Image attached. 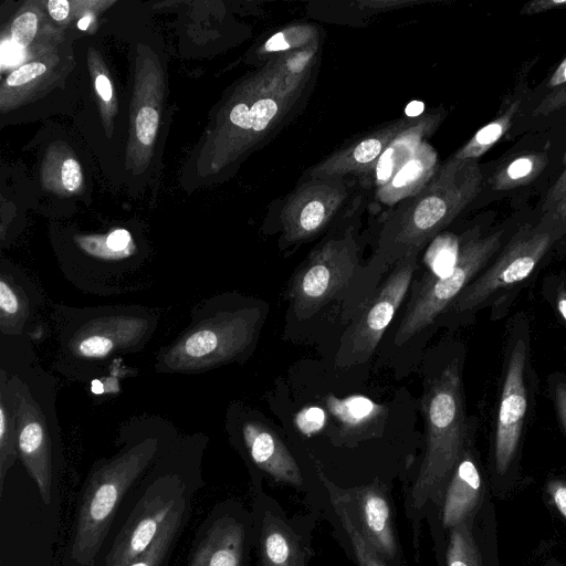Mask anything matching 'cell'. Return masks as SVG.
Here are the masks:
<instances>
[{
    "instance_id": "obj_43",
    "label": "cell",
    "mask_w": 566,
    "mask_h": 566,
    "mask_svg": "<svg viewBox=\"0 0 566 566\" xmlns=\"http://www.w3.org/2000/svg\"><path fill=\"white\" fill-rule=\"evenodd\" d=\"M552 210L553 216L562 219L566 226V196Z\"/></svg>"
},
{
    "instance_id": "obj_33",
    "label": "cell",
    "mask_w": 566,
    "mask_h": 566,
    "mask_svg": "<svg viewBox=\"0 0 566 566\" xmlns=\"http://www.w3.org/2000/svg\"><path fill=\"white\" fill-rule=\"evenodd\" d=\"M324 413L317 408H311L297 416V426L306 434L319 430L324 423Z\"/></svg>"
},
{
    "instance_id": "obj_21",
    "label": "cell",
    "mask_w": 566,
    "mask_h": 566,
    "mask_svg": "<svg viewBox=\"0 0 566 566\" xmlns=\"http://www.w3.org/2000/svg\"><path fill=\"white\" fill-rule=\"evenodd\" d=\"M440 166L436 149L428 140L422 142L390 178L374 190L375 203L391 209L427 186Z\"/></svg>"
},
{
    "instance_id": "obj_37",
    "label": "cell",
    "mask_w": 566,
    "mask_h": 566,
    "mask_svg": "<svg viewBox=\"0 0 566 566\" xmlns=\"http://www.w3.org/2000/svg\"><path fill=\"white\" fill-rule=\"evenodd\" d=\"M130 241V234L126 230H115L107 238V247L113 251H123Z\"/></svg>"
},
{
    "instance_id": "obj_1",
    "label": "cell",
    "mask_w": 566,
    "mask_h": 566,
    "mask_svg": "<svg viewBox=\"0 0 566 566\" xmlns=\"http://www.w3.org/2000/svg\"><path fill=\"white\" fill-rule=\"evenodd\" d=\"M481 185L478 160L450 157L419 192L384 211L375 249L344 306V316L352 319L398 262L418 256L473 201Z\"/></svg>"
},
{
    "instance_id": "obj_17",
    "label": "cell",
    "mask_w": 566,
    "mask_h": 566,
    "mask_svg": "<svg viewBox=\"0 0 566 566\" xmlns=\"http://www.w3.org/2000/svg\"><path fill=\"white\" fill-rule=\"evenodd\" d=\"M252 548V513L240 503H224L208 521L188 566H250Z\"/></svg>"
},
{
    "instance_id": "obj_36",
    "label": "cell",
    "mask_w": 566,
    "mask_h": 566,
    "mask_svg": "<svg viewBox=\"0 0 566 566\" xmlns=\"http://www.w3.org/2000/svg\"><path fill=\"white\" fill-rule=\"evenodd\" d=\"M23 59V46L12 41L1 44V62L3 65H15Z\"/></svg>"
},
{
    "instance_id": "obj_25",
    "label": "cell",
    "mask_w": 566,
    "mask_h": 566,
    "mask_svg": "<svg viewBox=\"0 0 566 566\" xmlns=\"http://www.w3.org/2000/svg\"><path fill=\"white\" fill-rule=\"evenodd\" d=\"M548 163L547 153H532L518 156L501 166L492 176L495 190H509L525 186L536 179Z\"/></svg>"
},
{
    "instance_id": "obj_4",
    "label": "cell",
    "mask_w": 566,
    "mask_h": 566,
    "mask_svg": "<svg viewBox=\"0 0 566 566\" xmlns=\"http://www.w3.org/2000/svg\"><path fill=\"white\" fill-rule=\"evenodd\" d=\"M364 264L352 224H337L297 268L287 297L298 319H308L333 301L349 300Z\"/></svg>"
},
{
    "instance_id": "obj_38",
    "label": "cell",
    "mask_w": 566,
    "mask_h": 566,
    "mask_svg": "<svg viewBox=\"0 0 566 566\" xmlns=\"http://www.w3.org/2000/svg\"><path fill=\"white\" fill-rule=\"evenodd\" d=\"M555 405L559 421L566 432V385H558L555 389Z\"/></svg>"
},
{
    "instance_id": "obj_30",
    "label": "cell",
    "mask_w": 566,
    "mask_h": 566,
    "mask_svg": "<svg viewBox=\"0 0 566 566\" xmlns=\"http://www.w3.org/2000/svg\"><path fill=\"white\" fill-rule=\"evenodd\" d=\"M38 25V18L32 12L19 15L11 25L12 39L21 46H27L33 40Z\"/></svg>"
},
{
    "instance_id": "obj_22",
    "label": "cell",
    "mask_w": 566,
    "mask_h": 566,
    "mask_svg": "<svg viewBox=\"0 0 566 566\" xmlns=\"http://www.w3.org/2000/svg\"><path fill=\"white\" fill-rule=\"evenodd\" d=\"M324 488L326 497L321 509L350 559L357 566H388L366 543L344 503L331 489Z\"/></svg>"
},
{
    "instance_id": "obj_12",
    "label": "cell",
    "mask_w": 566,
    "mask_h": 566,
    "mask_svg": "<svg viewBox=\"0 0 566 566\" xmlns=\"http://www.w3.org/2000/svg\"><path fill=\"white\" fill-rule=\"evenodd\" d=\"M321 483L331 489L349 511L369 547L388 566H408L398 541L390 488L379 478L366 484L340 488L314 461Z\"/></svg>"
},
{
    "instance_id": "obj_8",
    "label": "cell",
    "mask_w": 566,
    "mask_h": 566,
    "mask_svg": "<svg viewBox=\"0 0 566 566\" xmlns=\"http://www.w3.org/2000/svg\"><path fill=\"white\" fill-rule=\"evenodd\" d=\"M262 484L253 488V548L259 566H310L318 512L289 516Z\"/></svg>"
},
{
    "instance_id": "obj_16",
    "label": "cell",
    "mask_w": 566,
    "mask_h": 566,
    "mask_svg": "<svg viewBox=\"0 0 566 566\" xmlns=\"http://www.w3.org/2000/svg\"><path fill=\"white\" fill-rule=\"evenodd\" d=\"M237 447L248 464L252 485L268 476L312 496L302 468L292 451L269 424L247 419L239 424Z\"/></svg>"
},
{
    "instance_id": "obj_27",
    "label": "cell",
    "mask_w": 566,
    "mask_h": 566,
    "mask_svg": "<svg viewBox=\"0 0 566 566\" xmlns=\"http://www.w3.org/2000/svg\"><path fill=\"white\" fill-rule=\"evenodd\" d=\"M327 406L331 412L346 429L357 430L368 426L382 412V407L368 398L350 396L345 399L329 397Z\"/></svg>"
},
{
    "instance_id": "obj_31",
    "label": "cell",
    "mask_w": 566,
    "mask_h": 566,
    "mask_svg": "<svg viewBox=\"0 0 566 566\" xmlns=\"http://www.w3.org/2000/svg\"><path fill=\"white\" fill-rule=\"evenodd\" d=\"M544 489L549 504L566 522V478H551Z\"/></svg>"
},
{
    "instance_id": "obj_9",
    "label": "cell",
    "mask_w": 566,
    "mask_h": 566,
    "mask_svg": "<svg viewBox=\"0 0 566 566\" xmlns=\"http://www.w3.org/2000/svg\"><path fill=\"white\" fill-rule=\"evenodd\" d=\"M418 269V256L398 262L369 301L352 318L340 338L335 366L349 368L366 363L405 300Z\"/></svg>"
},
{
    "instance_id": "obj_29",
    "label": "cell",
    "mask_w": 566,
    "mask_h": 566,
    "mask_svg": "<svg viewBox=\"0 0 566 566\" xmlns=\"http://www.w3.org/2000/svg\"><path fill=\"white\" fill-rule=\"evenodd\" d=\"M158 127V113L149 106L143 107L136 117V135L144 145L154 142Z\"/></svg>"
},
{
    "instance_id": "obj_45",
    "label": "cell",
    "mask_w": 566,
    "mask_h": 566,
    "mask_svg": "<svg viewBox=\"0 0 566 566\" xmlns=\"http://www.w3.org/2000/svg\"><path fill=\"white\" fill-rule=\"evenodd\" d=\"M543 566H566V565L560 563L557 559H551L547 563H545Z\"/></svg>"
},
{
    "instance_id": "obj_5",
    "label": "cell",
    "mask_w": 566,
    "mask_h": 566,
    "mask_svg": "<svg viewBox=\"0 0 566 566\" xmlns=\"http://www.w3.org/2000/svg\"><path fill=\"white\" fill-rule=\"evenodd\" d=\"M502 231L465 240L454 263L442 275H424L412 289L410 300L396 331L395 344L403 345L423 332L473 281L501 245Z\"/></svg>"
},
{
    "instance_id": "obj_18",
    "label": "cell",
    "mask_w": 566,
    "mask_h": 566,
    "mask_svg": "<svg viewBox=\"0 0 566 566\" xmlns=\"http://www.w3.org/2000/svg\"><path fill=\"white\" fill-rule=\"evenodd\" d=\"M419 118L420 115L403 116L367 132L308 168L303 176L349 177L359 182L371 174L390 145Z\"/></svg>"
},
{
    "instance_id": "obj_28",
    "label": "cell",
    "mask_w": 566,
    "mask_h": 566,
    "mask_svg": "<svg viewBox=\"0 0 566 566\" xmlns=\"http://www.w3.org/2000/svg\"><path fill=\"white\" fill-rule=\"evenodd\" d=\"M186 511V499L170 514L159 534L146 551L127 566H161L178 534Z\"/></svg>"
},
{
    "instance_id": "obj_39",
    "label": "cell",
    "mask_w": 566,
    "mask_h": 566,
    "mask_svg": "<svg viewBox=\"0 0 566 566\" xmlns=\"http://www.w3.org/2000/svg\"><path fill=\"white\" fill-rule=\"evenodd\" d=\"M50 15L56 20H64L69 14L70 3L66 0H51L48 3Z\"/></svg>"
},
{
    "instance_id": "obj_20",
    "label": "cell",
    "mask_w": 566,
    "mask_h": 566,
    "mask_svg": "<svg viewBox=\"0 0 566 566\" xmlns=\"http://www.w3.org/2000/svg\"><path fill=\"white\" fill-rule=\"evenodd\" d=\"M150 331V319L140 315H111L84 324L71 339V352L82 359H102L132 348Z\"/></svg>"
},
{
    "instance_id": "obj_42",
    "label": "cell",
    "mask_w": 566,
    "mask_h": 566,
    "mask_svg": "<svg viewBox=\"0 0 566 566\" xmlns=\"http://www.w3.org/2000/svg\"><path fill=\"white\" fill-rule=\"evenodd\" d=\"M556 305L560 316L566 322V290H559L556 297Z\"/></svg>"
},
{
    "instance_id": "obj_32",
    "label": "cell",
    "mask_w": 566,
    "mask_h": 566,
    "mask_svg": "<svg viewBox=\"0 0 566 566\" xmlns=\"http://www.w3.org/2000/svg\"><path fill=\"white\" fill-rule=\"evenodd\" d=\"M45 71L46 67L42 63H29L13 71L8 76L7 83L10 86H19L34 80Z\"/></svg>"
},
{
    "instance_id": "obj_40",
    "label": "cell",
    "mask_w": 566,
    "mask_h": 566,
    "mask_svg": "<svg viewBox=\"0 0 566 566\" xmlns=\"http://www.w3.org/2000/svg\"><path fill=\"white\" fill-rule=\"evenodd\" d=\"M566 84V57L558 64L548 80L551 88H557Z\"/></svg>"
},
{
    "instance_id": "obj_24",
    "label": "cell",
    "mask_w": 566,
    "mask_h": 566,
    "mask_svg": "<svg viewBox=\"0 0 566 566\" xmlns=\"http://www.w3.org/2000/svg\"><path fill=\"white\" fill-rule=\"evenodd\" d=\"M520 98L512 101L496 118L480 128L451 158L460 161L478 160L510 129L520 108Z\"/></svg>"
},
{
    "instance_id": "obj_10",
    "label": "cell",
    "mask_w": 566,
    "mask_h": 566,
    "mask_svg": "<svg viewBox=\"0 0 566 566\" xmlns=\"http://www.w3.org/2000/svg\"><path fill=\"white\" fill-rule=\"evenodd\" d=\"M526 346L518 339L511 350L495 426L490 482L493 496L504 499L515 483V459L527 410Z\"/></svg>"
},
{
    "instance_id": "obj_44",
    "label": "cell",
    "mask_w": 566,
    "mask_h": 566,
    "mask_svg": "<svg viewBox=\"0 0 566 566\" xmlns=\"http://www.w3.org/2000/svg\"><path fill=\"white\" fill-rule=\"evenodd\" d=\"M92 21V17L91 15H85L83 17L78 23H77V27L81 29V30H86L87 27L90 25Z\"/></svg>"
},
{
    "instance_id": "obj_13",
    "label": "cell",
    "mask_w": 566,
    "mask_h": 566,
    "mask_svg": "<svg viewBox=\"0 0 566 566\" xmlns=\"http://www.w3.org/2000/svg\"><path fill=\"white\" fill-rule=\"evenodd\" d=\"M17 392L18 453L45 504L52 495L53 409L48 410L35 385L13 376Z\"/></svg>"
},
{
    "instance_id": "obj_26",
    "label": "cell",
    "mask_w": 566,
    "mask_h": 566,
    "mask_svg": "<svg viewBox=\"0 0 566 566\" xmlns=\"http://www.w3.org/2000/svg\"><path fill=\"white\" fill-rule=\"evenodd\" d=\"M30 313L29 301L24 292L18 287L11 274L0 277V323L1 332L19 333Z\"/></svg>"
},
{
    "instance_id": "obj_15",
    "label": "cell",
    "mask_w": 566,
    "mask_h": 566,
    "mask_svg": "<svg viewBox=\"0 0 566 566\" xmlns=\"http://www.w3.org/2000/svg\"><path fill=\"white\" fill-rule=\"evenodd\" d=\"M426 518L434 544L437 566H500L493 497L473 517L447 533L441 527L437 510L431 509Z\"/></svg>"
},
{
    "instance_id": "obj_3",
    "label": "cell",
    "mask_w": 566,
    "mask_h": 566,
    "mask_svg": "<svg viewBox=\"0 0 566 566\" xmlns=\"http://www.w3.org/2000/svg\"><path fill=\"white\" fill-rule=\"evenodd\" d=\"M156 451V440L146 439L96 463L91 470L82 493L71 548V556L77 564L94 565L123 497Z\"/></svg>"
},
{
    "instance_id": "obj_19",
    "label": "cell",
    "mask_w": 566,
    "mask_h": 566,
    "mask_svg": "<svg viewBox=\"0 0 566 566\" xmlns=\"http://www.w3.org/2000/svg\"><path fill=\"white\" fill-rule=\"evenodd\" d=\"M491 497L490 476L469 443L451 473L438 509L444 533L473 517Z\"/></svg>"
},
{
    "instance_id": "obj_7",
    "label": "cell",
    "mask_w": 566,
    "mask_h": 566,
    "mask_svg": "<svg viewBox=\"0 0 566 566\" xmlns=\"http://www.w3.org/2000/svg\"><path fill=\"white\" fill-rule=\"evenodd\" d=\"M358 180L349 177H305L277 206L276 224L285 247L311 241L340 221Z\"/></svg>"
},
{
    "instance_id": "obj_6",
    "label": "cell",
    "mask_w": 566,
    "mask_h": 566,
    "mask_svg": "<svg viewBox=\"0 0 566 566\" xmlns=\"http://www.w3.org/2000/svg\"><path fill=\"white\" fill-rule=\"evenodd\" d=\"M263 318L261 305L218 313L188 331L164 361L175 370H195L233 360L256 340Z\"/></svg>"
},
{
    "instance_id": "obj_35",
    "label": "cell",
    "mask_w": 566,
    "mask_h": 566,
    "mask_svg": "<svg viewBox=\"0 0 566 566\" xmlns=\"http://www.w3.org/2000/svg\"><path fill=\"white\" fill-rule=\"evenodd\" d=\"M566 7V0H535L525 3L521 8V13L525 15H532L536 13H543L553 9H559Z\"/></svg>"
},
{
    "instance_id": "obj_2",
    "label": "cell",
    "mask_w": 566,
    "mask_h": 566,
    "mask_svg": "<svg viewBox=\"0 0 566 566\" xmlns=\"http://www.w3.org/2000/svg\"><path fill=\"white\" fill-rule=\"evenodd\" d=\"M422 407L426 448L420 465L403 485L406 516L411 525L416 555L420 530L431 506L439 509L446 485L469 441L467 437L462 382L457 360L431 380Z\"/></svg>"
},
{
    "instance_id": "obj_41",
    "label": "cell",
    "mask_w": 566,
    "mask_h": 566,
    "mask_svg": "<svg viewBox=\"0 0 566 566\" xmlns=\"http://www.w3.org/2000/svg\"><path fill=\"white\" fill-rule=\"evenodd\" d=\"M96 90L104 101L112 98V86L109 80L105 75H98L96 77Z\"/></svg>"
},
{
    "instance_id": "obj_34",
    "label": "cell",
    "mask_w": 566,
    "mask_h": 566,
    "mask_svg": "<svg viewBox=\"0 0 566 566\" xmlns=\"http://www.w3.org/2000/svg\"><path fill=\"white\" fill-rule=\"evenodd\" d=\"M62 182L69 191H74L82 182V172L78 163L72 158L66 159L62 165Z\"/></svg>"
},
{
    "instance_id": "obj_11",
    "label": "cell",
    "mask_w": 566,
    "mask_h": 566,
    "mask_svg": "<svg viewBox=\"0 0 566 566\" xmlns=\"http://www.w3.org/2000/svg\"><path fill=\"white\" fill-rule=\"evenodd\" d=\"M556 239L552 226L530 223L512 237L495 262L474 279L446 312L463 314L478 308L493 293L525 280Z\"/></svg>"
},
{
    "instance_id": "obj_46",
    "label": "cell",
    "mask_w": 566,
    "mask_h": 566,
    "mask_svg": "<svg viewBox=\"0 0 566 566\" xmlns=\"http://www.w3.org/2000/svg\"><path fill=\"white\" fill-rule=\"evenodd\" d=\"M565 166H566V150H565V155H564V159H563Z\"/></svg>"
},
{
    "instance_id": "obj_23",
    "label": "cell",
    "mask_w": 566,
    "mask_h": 566,
    "mask_svg": "<svg viewBox=\"0 0 566 566\" xmlns=\"http://www.w3.org/2000/svg\"><path fill=\"white\" fill-rule=\"evenodd\" d=\"M0 390V495L7 473L19 457L17 429V392L13 377L1 373Z\"/></svg>"
},
{
    "instance_id": "obj_14",
    "label": "cell",
    "mask_w": 566,
    "mask_h": 566,
    "mask_svg": "<svg viewBox=\"0 0 566 566\" xmlns=\"http://www.w3.org/2000/svg\"><path fill=\"white\" fill-rule=\"evenodd\" d=\"M185 499L184 485L177 478L165 476L156 480L136 503L111 546L103 566H127L146 551Z\"/></svg>"
}]
</instances>
